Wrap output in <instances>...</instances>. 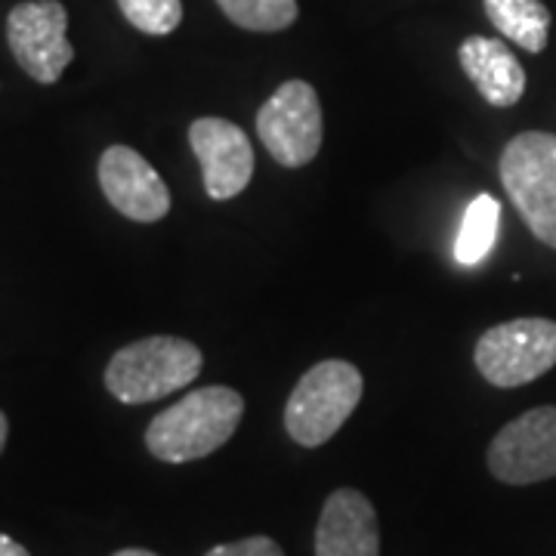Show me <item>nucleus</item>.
<instances>
[{"mask_svg": "<svg viewBox=\"0 0 556 556\" xmlns=\"http://www.w3.org/2000/svg\"><path fill=\"white\" fill-rule=\"evenodd\" d=\"M189 146L201 164L204 192L214 201L241 195L254 177V146L239 124L226 118H199L189 127Z\"/></svg>", "mask_w": 556, "mask_h": 556, "instance_id": "1a4fd4ad", "label": "nucleus"}, {"mask_svg": "<svg viewBox=\"0 0 556 556\" xmlns=\"http://www.w3.org/2000/svg\"><path fill=\"white\" fill-rule=\"evenodd\" d=\"M100 186L109 204L134 223H159L170 211V189L130 146H109L100 159Z\"/></svg>", "mask_w": 556, "mask_h": 556, "instance_id": "9d476101", "label": "nucleus"}, {"mask_svg": "<svg viewBox=\"0 0 556 556\" xmlns=\"http://www.w3.org/2000/svg\"><path fill=\"white\" fill-rule=\"evenodd\" d=\"M501 182L522 223L556 251V134L529 130L501 152Z\"/></svg>", "mask_w": 556, "mask_h": 556, "instance_id": "20e7f679", "label": "nucleus"}, {"mask_svg": "<svg viewBox=\"0 0 556 556\" xmlns=\"http://www.w3.org/2000/svg\"><path fill=\"white\" fill-rule=\"evenodd\" d=\"M489 470L497 482L532 485L556 477V405H541L497 430L489 445Z\"/></svg>", "mask_w": 556, "mask_h": 556, "instance_id": "6e6552de", "label": "nucleus"}, {"mask_svg": "<svg viewBox=\"0 0 556 556\" xmlns=\"http://www.w3.org/2000/svg\"><path fill=\"white\" fill-rule=\"evenodd\" d=\"M217 7L248 31H285L298 22V0H217Z\"/></svg>", "mask_w": 556, "mask_h": 556, "instance_id": "2eb2a0df", "label": "nucleus"}, {"mask_svg": "<svg viewBox=\"0 0 556 556\" xmlns=\"http://www.w3.org/2000/svg\"><path fill=\"white\" fill-rule=\"evenodd\" d=\"M473 362L479 375L501 390L532 383L556 365V321L514 318L495 325L479 338Z\"/></svg>", "mask_w": 556, "mask_h": 556, "instance_id": "39448f33", "label": "nucleus"}, {"mask_svg": "<svg viewBox=\"0 0 556 556\" xmlns=\"http://www.w3.org/2000/svg\"><path fill=\"white\" fill-rule=\"evenodd\" d=\"M204 356L192 340L142 338L118 350L105 368V390L124 405H146L195 383Z\"/></svg>", "mask_w": 556, "mask_h": 556, "instance_id": "f03ea898", "label": "nucleus"}, {"mask_svg": "<svg viewBox=\"0 0 556 556\" xmlns=\"http://www.w3.org/2000/svg\"><path fill=\"white\" fill-rule=\"evenodd\" d=\"M0 556H31L20 541H13L10 535H0Z\"/></svg>", "mask_w": 556, "mask_h": 556, "instance_id": "a211bd4d", "label": "nucleus"}, {"mask_svg": "<svg viewBox=\"0 0 556 556\" xmlns=\"http://www.w3.org/2000/svg\"><path fill=\"white\" fill-rule=\"evenodd\" d=\"M65 31L68 13L60 0H25L7 16V43L22 72L38 84H56L75 60V47Z\"/></svg>", "mask_w": 556, "mask_h": 556, "instance_id": "0eeeda50", "label": "nucleus"}, {"mask_svg": "<svg viewBox=\"0 0 556 556\" xmlns=\"http://www.w3.org/2000/svg\"><path fill=\"white\" fill-rule=\"evenodd\" d=\"M501 232V204L492 195H477L467 204L455 239V260L460 266H477L492 254Z\"/></svg>", "mask_w": 556, "mask_h": 556, "instance_id": "4468645a", "label": "nucleus"}, {"mask_svg": "<svg viewBox=\"0 0 556 556\" xmlns=\"http://www.w3.org/2000/svg\"><path fill=\"white\" fill-rule=\"evenodd\" d=\"M7 433H10V424H7V415L0 412V452H3V445H7Z\"/></svg>", "mask_w": 556, "mask_h": 556, "instance_id": "6ab92c4d", "label": "nucleus"}, {"mask_svg": "<svg viewBox=\"0 0 556 556\" xmlns=\"http://www.w3.org/2000/svg\"><path fill=\"white\" fill-rule=\"evenodd\" d=\"M244 399L232 387H201L152 417L146 448L164 464H189L214 455L239 430Z\"/></svg>", "mask_w": 556, "mask_h": 556, "instance_id": "f257e3e1", "label": "nucleus"}, {"mask_svg": "<svg viewBox=\"0 0 556 556\" xmlns=\"http://www.w3.org/2000/svg\"><path fill=\"white\" fill-rule=\"evenodd\" d=\"M112 556H159V554H152V551H142V547H127V551H118V554H112Z\"/></svg>", "mask_w": 556, "mask_h": 556, "instance_id": "aec40b11", "label": "nucleus"}, {"mask_svg": "<svg viewBox=\"0 0 556 556\" xmlns=\"http://www.w3.org/2000/svg\"><path fill=\"white\" fill-rule=\"evenodd\" d=\"M375 504L356 489L331 492L316 526V556H378Z\"/></svg>", "mask_w": 556, "mask_h": 556, "instance_id": "9b49d317", "label": "nucleus"}, {"mask_svg": "<svg viewBox=\"0 0 556 556\" xmlns=\"http://www.w3.org/2000/svg\"><path fill=\"white\" fill-rule=\"evenodd\" d=\"M204 556H285V551L278 547L273 538L251 535L241 538V541H232V544H217Z\"/></svg>", "mask_w": 556, "mask_h": 556, "instance_id": "f3484780", "label": "nucleus"}, {"mask_svg": "<svg viewBox=\"0 0 556 556\" xmlns=\"http://www.w3.org/2000/svg\"><path fill=\"white\" fill-rule=\"evenodd\" d=\"M497 35L529 53H541L551 38V10L541 0H482Z\"/></svg>", "mask_w": 556, "mask_h": 556, "instance_id": "ddd939ff", "label": "nucleus"}, {"mask_svg": "<svg viewBox=\"0 0 556 556\" xmlns=\"http://www.w3.org/2000/svg\"><path fill=\"white\" fill-rule=\"evenodd\" d=\"M118 7L124 20L152 38L174 35L182 22V0H118Z\"/></svg>", "mask_w": 556, "mask_h": 556, "instance_id": "dca6fc26", "label": "nucleus"}, {"mask_svg": "<svg viewBox=\"0 0 556 556\" xmlns=\"http://www.w3.org/2000/svg\"><path fill=\"white\" fill-rule=\"evenodd\" d=\"M457 62L489 105L510 109L522 100L526 72L504 40L473 35L457 47Z\"/></svg>", "mask_w": 556, "mask_h": 556, "instance_id": "f8f14e48", "label": "nucleus"}, {"mask_svg": "<svg viewBox=\"0 0 556 556\" xmlns=\"http://www.w3.org/2000/svg\"><path fill=\"white\" fill-rule=\"evenodd\" d=\"M321 102L313 84L285 80L257 112V137L281 167H306L321 149Z\"/></svg>", "mask_w": 556, "mask_h": 556, "instance_id": "423d86ee", "label": "nucleus"}, {"mask_svg": "<svg viewBox=\"0 0 556 556\" xmlns=\"http://www.w3.org/2000/svg\"><path fill=\"white\" fill-rule=\"evenodd\" d=\"M365 380L353 362L325 358L313 365L285 405V430L303 448H318L334 439L362 402Z\"/></svg>", "mask_w": 556, "mask_h": 556, "instance_id": "7ed1b4c3", "label": "nucleus"}]
</instances>
